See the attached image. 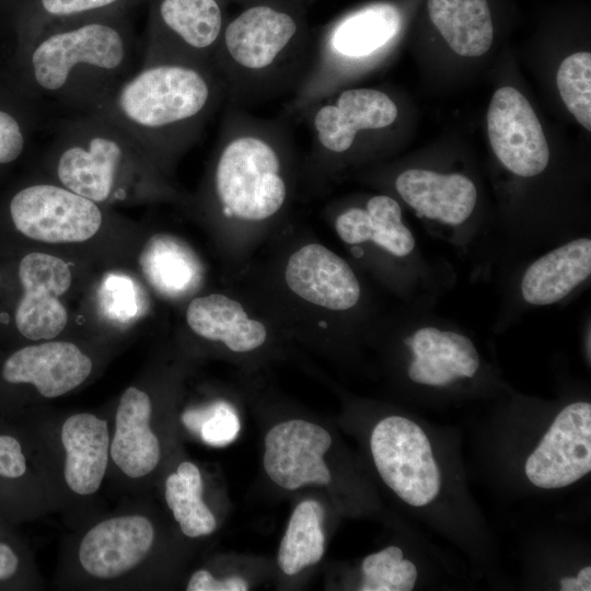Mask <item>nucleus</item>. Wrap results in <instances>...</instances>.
<instances>
[{
    "label": "nucleus",
    "mask_w": 591,
    "mask_h": 591,
    "mask_svg": "<svg viewBox=\"0 0 591 591\" xmlns=\"http://www.w3.org/2000/svg\"><path fill=\"white\" fill-rule=\"evenodd\" d=\"M138 47L131 12L50 25L25 40L30 94L71 114L91 113L135 71Z\"/></svg>",
    "instance_id": "nucleus-1"
},
{
    "label": "nucleus",
    "mask_w": 591,
    "mask_h": 591,
    "mask_svg": "<svg viewBox=\"0 0 591 591\" xmlns=\"http://www.w3.org/2000/svg\"><path fill=\"white\" fill-rule=\"evenodd\" d=\"M225 100L215 69L159 62L141 65L91 113L118 126L164 166L201 137Z\"/></svg>",
    "instance_id": "nucleus-2"
},
{
    "label": "nucleus",
    "mask_w": 591,
    "mask_h": 591,
    "mask_svg": "<svg viewBox=\"0 0 591 591\" xmlns=\"http://www.w3.org/2000/svg\"><path fill=\"white\" fill-rule=\"evenodd\" d=\"M291 138L285 121L257 117L229 103L209 177L211 200L222 217L259 223L286 207Z\"/></svg>",
    "instance_id": "nucleus-3"
},
{
    "label": "nucleus",
    "mask_w": 591,
    "mask_h": 591,
    "mask_svg": "<svg viewBox=\"0 0 591 591\" xmlns=\"http://www.w3.org/2000/svg\"><path fill=\"white\" fill-rule=\"evenodd\" d=\"M299 19L271 3H256L225 23L215 69L229 103L241 106L291 93L310 60Z\"/></svg>",
    "instance_id": "nucleus-4"
},
{
    "label": "nucleus",
    "mask_w": 591,
    "mask_h": 591,
    "mask_svg": "<svg viewBox=\"0 0 591 591\" xmlns=\"http://www.w3.org/2000/svg\"><path fill=\"white\" fill-rule=\"evenodd\" d=\"M51 127L48 159L56 181L66 188L99 205L138 194L132 187L162 192L157 165L130 136L103 116L72 113Z\"/></svg>",
    "instance_id": "nucleus-5"
},
{
    "label": "nucleus",
    "mask_w": 591,
    "mask_h": 591,
    "mask_svg": "<svg viewBox=\"0 0 591 591\" xmlns=\"http://www.w3.org/2000/svg\"><path fill=\"white\" fill-rule=\"evenodd\" d=\"M147 3L141 65L174 62L215 69L227 23L219 0H147Z\"/></svg>",
    "instance_id": "nucleus-6"
},
{
    "label": "nucleus",
    "mask_w": 591,
    "mask_h": 591,
    "mask_svg": "<svg viewBox=\"0 0 591 591\" xmlns=\"http://www.w3.org/2000/svg\"><path fill=\"white\" fill-rule=\"evenodd\" d=\"M300 115L308 124L313 154L323 162L351 152L362 135L392 126L398 108L381 90L350 88L312 103Z\"/></svg>",
    "instance_id": "nucleus-7"
},
{
    "label": "nucleus",
    "mask_w": 591,
    "mask_h": 591,
    "mask_svg": "<svg viewBox=\"0 0 591 591\" xmlns=\"http://www.w3.org/2000/svg\"><path fill=\"white\" fill-rule=\"evenodd\" d=\"M11 220L28 239L46 243L84 242L99 232V204L60 183L38 182L18 190L9 204Z\"/></svg>",
    "instance_id": "nucleus-8"
},
{
    "label": "nucleus",
    "mask_w": 591,
    "mask_h": 591,
    "mask_svg": "<svg viewBox=\"0 0 591 591\" xmlns=\"http://www.w3.org/2000/svg\"><path fill=\"white\" fill-rule=\"evenodd\" d=\"M493 151L512 173L532 177L549 161V148L541 123L524 95L512 86L498 89L487 113Z\"/></svg>",
    "instance_id": "nucleus-9"
},
{
    "label": "nucleus",
    "mask_w": 591,
    "mask_h": 591,
    "mask_svg": "<svg viewBox=\"0 0 591 591\" xmlns=\"http://www.w3.org/2000/svg\"><path fill=\"white\" fill-rule=\"evenodd\" d=\"M23 296L15 310L18 331L27 339H53L67 325L59 297L68 291L72 275L68 264L54 255L32 252L19 265Z\"/></svg>",
    "instance_id": "nucleus-10"
},
{
    "label": "nucleus",
    "mask_w": 591,
    "mask_h": 591,
    "mask_svg": "<svg viewBox=\"0 0 591 591\" xmlns=\"http://www.w3.org/2000/svg\"><path fill=\"white\" fill-rule=\"evenodd\" d=\"M331 444V434L318 425L302 419L280 422L265 438V471L288 490L313 483L328 484L332 477L323 455Z\"/></svg>",
    "instance_id": "nucleus-11"
},
{
    "label": "nucleus",
    "mask_w": 591,
    "mask_h": 591,
    "mask_svg": "<svg viewBox=\"0 0 591 591\" xmlns=\"http://www.w3.org/2000/svg\"><path fill=\"white\" fill-rule=\"evenodd\" d=\"M285 281L298 298L328 311L350 310L361 294L350 265L320 243L302 245L289 256Z\"/></svg>",
    "instance_id": "nucleus-12"
},
{
    "label": "nucleus",
    "mask_w": 591,
    "mask_h": 591,
    "mask_svg": "<svg viewBox=\"0 0 591 591\" xmlns=\"http://www.w3.org/2000/svg\"><path fill=\"white\" fill-rule=\"evenodd\" d=\"M154 540L151 522L142 515L105 520L83 537L79 559L86 572L102 579L121 576L138 566Z\"/></svg>",
    "instance_id": "nucleus-13"
},
{
    "label": "nucleus",
    "mask_w": 591,
    "mask_h": 591,
    "mask_svg": "<svg viewBox=\"0 0 591 591\" xmlns=\"http://www.w3.org/2000/svg\"><path fill=\"white\" fill-rule=\"evenodd\" d=\"M92 371L91 359L74 344L46 341L23 347L3 363L9 383L33 384L40 395L53 398L82 384Z\"/></svg>",
    "instance_id": "nucleus-14"
},
{
    "label": "nucleus",
    "mask_w": 591,
    "mask_h": 591,
    "mask_svg": "<svg viewBox=\"0 0 591 591\" xmlns=\"http://www.w3.org/2000/svg\"><path fill=\"white\" fill-rule=\"evenodd\" d=\"M395 188L419 217L451 225L465 222L477 200L474 183L459 173L409 169L396 177Z\"/></svg>",
    "instance_id": "nucleus-15"
},
{
    "label": "nucleus",
    "mask_w": 591,
    "mask_h": 591,
    "mask_svg": "<svg viewBox=\"0 0 591 591\" xmlns=\"http://www.w3.org/2000/svg\"><path fill=\"white\" fill-rule=\"evenodd\" d=\"M591 274V240L579 237L534 260L521 279V294L533 305L554 304Z\"/></svg>",
    "instance_id": "nucleus-16"
},
{
    "label": "nucleus",
    "mask_w": 591,
    "mask_h": 591,
    "mask_svg": "<svg viewBox=\"0 0 591 591\" xmlns=\"http://www.w3.org/2000/svg\"><path fill=\"white\" fill-rule=\"evenodd\" d=\"M151 412L150 397L139 389L129 387L121 395L111 455L131 478L149 474L160 460V442L150 428Z\"/></svg>",
    "instance_id": "nucleus-17"
},
{
    "label": "nucleus",
    "mask_w": 591,
    "mask_h": 591,
    "mask_svg": "<svg viewBox=\"0 0 591 591\" xmlns=\"http://www.w3.org/2000/svg\"><path fill=\"white\" fill-rule=\"evenodd\" d=\"M186 322L198 336L220 341L234 352H248L264 345L267 328L248 316L241 302L222 293L194 298L186 309Z\"/></svg>",
    "instance_id": "nucleus-18"
},
{
    "label": "nucleus",
    "mask_w": 591,
    "mask_h": 591,
    "mask_svg": "<svg viewBox=\"0 0 591 591\" xmlns=\"http://www.w3.org/2000/svg\"><path fill=\"white\" fill-rule=\"evenodd\" d=\"M66 450L65 479L79 495L95 493L105 475L109 438L107 422L88 413L76 414L62 425Z\"/></svg>",
    "instance_id": "nucleus-19"
},
{
    "label": "nucleus",
    "mask_w": 591,
    "mask_h": 591,
    "mask_svg": "<svg viewBox=\"0 0 591 591\" xmlns=\"http://www.w3.org/2000/svg\"><path fill=\"white\" fill-rule=\"evenodd\" d=\"M339 239L350 245L372 242L393 256L405 257L415 248V237L403 223L399 204L375 195L364 207H349L335 219Z\"/></svg>",
    "instance_id": "nucleus-20"
},
{
    "label": "nucleus",
    "mask_w": 591,
    "mask_h": 591,
    "mask_svg": "<svg viewBox=\"0 0 591 591\" xmlns=\"http://www.w3.org/2000/svg\"><path fill=\"white\" fill-rule=\"evenodd\" d=\"M430 20L448 45L464 57L487 53L494 26L487 0H428Z\"/></svg>",
    "instance_id": "nucleus-21"
},
{
    "label": "nucleus",
    "mask_w": 591,
    "mask_h": 591,
    "mask_svg": "<svg viewBox=\"0 0 591 591\" xmlns=\"http://www.w3.org/2000/svg\"><path fill=\"white\" fill-rule=\"evenodd\" d=\"M323 508L304 500L293 510L278 551V565L289 576L321 560L324 554Z\"/></svg>",
    "instance_id": "nucleus-22"
},
{
    "label": "nucleus",
    "mask_w": 591,
    "mask_h": 591,
    "mask_svg": "<svg viewBox=\"0 0 591 591\" xmlns=\"http://www.w3.org/2000/svg\"><path fill=\"white\" fill-rule=\"evenodd\" d=\"M202 480L198 467L183 462L165 480V499L182 532L189 537L212 533L217 522L201 498Z\"/></svg>",
    "instance_id": "nucleus-23"
},
{
    "label": "nucleus",
    "mask_w": 591,
    "mask_h": 591,
    "mask_svg": "<svg viewBox=\"0 0 591 591\" xmlns=\"http://www.w3.org/2000/svg\"><path fill=\"white\" fill-rule=\"evenodd\" d=\"M147 0H25L21 16L24 40L62 22L117 12H132Z\"/></svg>",
    "instance_id": "nucleus-24"
},
{
    "label": "nucleus",
    "mask_w": 591,
    "mask_h": 591,
    "mask_svg": "<svg viewBox=\"0 0 591 591\" xmlns=\"http://www.w3.org/2000/svg\"><path fill=\"white\" fill-rule=\"evenodd\" d=\"M165 239H151L142 252L140 264L150 282L161 291L177 292L186 289L192 276L187 255Z\"/></svg>",
    "instance_id": "nucleus-25"
},
{
    "label": "nucleus",
    "mask_w": 591,
    "mask_h": 591,
    "mask_svg": "<svg viewBox=\"0 0 591 591\" xmlns=\"http://www.w3.org/2000/svg\"><path fill=\"white\" fill-rule=\"evenodd\" d=\"M557 88L567 109L591 130V54L575 53L560 63Z\"/></svg>",
    "instance_id": "nucleus-26"
},
{
    "label": "nucleus",
    "mask_w": 591,
    "mask_h": 591,
    "mask_svg": "<svg viewBox=\"0 0 591 591\" xmlns=\"http://www.w3.org/2000/svg\"><path fill=\"white\" fill-rule=\"evenodd\" d=\"M407 568L403 564V551L389 546L367 556L362 561L363 579L361 591H410L417 578L405 577Z\"/></svg>",
    "instance_id": "nucleus-27"
},
{
    "label": "nucleus",
    "mask_w": 591,
    "mask_h": 591,
    "mask_svg": "<svg viewBox=\"0 0 591 591\" xmlns=\"http://www.w3.org/2000/svg\"><path fill=\"white\" fill-rule=\"evenodd\" d=\"M241 425L232 405L224 401L212 403L211 412L202 424L199 436L211 447H224L237 436Z\"/></svg>",
    "instance_id": "nucleus-28"
},
{
    "label": "nucleus",
    "mask_w": 591,
    "mask_h": 591,
    "mask_svg": "<svg viewBox=\"0 0 591 591\" xmlns=\"http://www.w3.org/2000/svg\"><path fill=\"white\" fill-rule=\"evenodd\" d=\"M27 135L23 117L0 107V164L18 160L26 146Z\"/></svg>",
    "instance_id": "nucleus-29"
},
{
    "label": "nucleus",
    "mask_w": 591,
    "mask_h": 591,
    "mask_svg": "<svg viewBox=\"0 0 591 591\" xmlns=\"http://www.w3.org/2000/svg\"><path fill=\"white\" fill-rule=\"evenodd\" d=\"M105 299L108 311L116 316L130 317L136 313L134 288L124 277L106 280Z\"/></svg>",
    "instance_id": "nucleus-30"
},
{
    "label": "nucleus",
    "mask_w": 591,
    "mask_h": 591,
    "mask_svg": "<svg viewBox=\"0 0 591 591\" xmlns=\"http://www.w3.org/2000/svg\"><path fill=\"white\" fill-rule=\"evenodd\" d=\"M26 471L25 456L20 442L10 436H0V475L18 478Z\"/></svg>",
    "instance_id": "nucleus-31"
},
{
    "label": "nucleus",
    "mask_w": 591,
    "mask_h": 591,
    "mask_svg": "<svg viewBox=\"0 0 591 591\" xmlns=\"http://www.w3.org/2000/svg\"><path fill=\"white\" fill-rule=\"evenodd\" d=\"M188 591H246L247 582L239 576L217 580L207 570L196 571L189 579Z\"/></svg>",
    "instance_id": "nucleus-32"
},
{
    "label": "nucleus",
    "mask_w": 591,
    "mask_h": 591,
    "mask_svg": "<svg viewBox=\"0 0 591 591\" xmlns=\"http://www.w3.org/2000/svg\"><path fill=\"white\" fill-rule=\"evenodd\" d=\"M19 559L13 549L0 543V580L12 577L18 569Z\"/></svg>",
    "instance_id": "nucleus-33"
},
{
    "label": "nucleus",
    "mask_w": 591,
    "mask_h": 591,
    "mask_svg": "<svg viewBox=\"0 0 591 591\" xmlns=\"http://www.w3.org/2000/svg\"><path fill=\"white\" fill-rule=\"evenodd\" d=\"M561 591H590L591 582H586L577 577H565L560 579Z\"/></svg>",
    "instance_id": "nucleus-34"
},
{
    "label": "nucleus",
    "mask_w": 591,
    "mask_h": 591,
    "mask_svg": "<svg viewBox=\"0 0 591 591\" xmlns=\"http://www.w3.org/2000/svg\"><path fill=\"white\" fill-rule=\"evenodd\" d=\"M577 578L586 582H591V567L586 566L582 569H580Z\"/></svg>",
    "instance_id": "nucleus-35"
}]
</instances>
